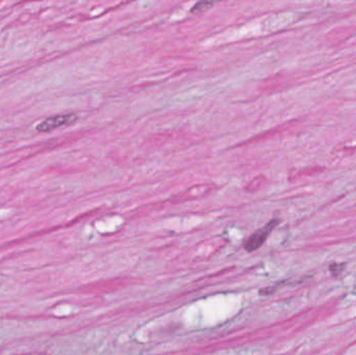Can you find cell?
<instances>
[{"mask_svg":"<svg viewBox=\"0 0 356 355\" xmlns=\"http://www.w3.org/2000/svg\"><path fill=\"white\" fill-rule=\"evenodd\" d=\"M278 223H280V221L274 219V220L267 223L263 229H259V231L253 233L249 237V239L247 240L246 243H245L244 248L246 249V251L253 252L261 248L264 243H265L266 240L269 237L270 233H272V231L277 226Z\"/></svg>","mask_w":356,"mask_h":355,"instance_id":"6da1fadb","label":"cell"},{"mask_svg":"<svg viewBox=\"0 0 356 355\" xmlns=\"http://www.w3.org/2000/svg\"><path fill=\"white\" fill-rule=\"evenodd\" d=\"M79 120V116L75 114L58 115V116L49 117L45 119L43 122L40 123L37 126V131L39 133H47V131H54L58 127L65 126V125H71Z\"/></svg>","mask_w":356,"mask_h":355,"instance_id":"7a4b0ae2","label":"cell"},{"mask_svg":"<svg viewBox=\"0 0 356 355\" xmlns=\"http://www.w3.org/2000/svg\"><path fill=\"white\" fill-rule=\"evenodd\" d=\"M345 267H346V264H337V263H334V264L330 266V273L334 277L340 276L344 272Z\"/></svg>","mask_w":356,"mask_h":355,"instance_id":"3957f363","label":"cell"},{"mask_svg":"<svg viewBox=\"0 0 356 355\" xmlns=\"http://www.w3.org/2000/svg\"><path fill=\"white\" fill-rule=\"evenodd\" d=\"M213 1H200L198 3L195 4L192 8V13L202 12V10H207L209 6H213Z\"/></svg>","mask_w":356,"mask_h":355,"instance_id":"277c9868","label":"cell"}]
</instances>
